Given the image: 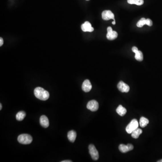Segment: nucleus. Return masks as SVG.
<instances>
[{"mask_svg": "<svg viewBox=\"0 0 162 162\" xmlns=\"http://www.w3.org/2000/svg\"><path fill=\"white\" fill-rule=\"evenodd\" d=\"M34 94L35 96L40 100H47L50 97L49 92L40 87H37L34 89Z\"/></svg>", "mask_w": 162, "mask_h": 162, "instance_id": "obj_1", "label": "nucleus"}, {"mask_svg": "<svg viewBox=\"0 0 162 162\" xmlns=\"http://www.w3.org/2000/svg\"><path fill=\"white\" fill-rule=\"evenodd\" d=\"M18 141L20 144L28 145L32 142L33 138L30 135L23 134L18 137Z\"/></svg>", "mask_w": 162, "mask_h": 162, "instance_id": "obj_2", "label": "nucleus"}, {"mask_svg": "<svg viewBox=\"0 0 162 162\" xmlns=\"http://www.w3.org/2000/svg\"><path fill=\"white\" fill-rule=\"evenodd\" d=\"M139 123L135 119L132 120L126 128V131L128 133L131 134L132 131L138 127Z\"/></svg>", "mask_w": 162, "mask_h": 162, "instance_id": "obj_3", "label": "nucleus"}, {"mask_svg": "<svg viewBox=\"0 0 162 162\" xmlns=\"http://www.w3.org/2000/svg\"><path fill=\"white\" fill-rule=\"evenodd\" d=\"M88 148L89 153L91 155L92 159H93L94 160H98L99 157V155L95 146L92 144H91L89 146Z\"/></svg>", "mask_w": 162, "mask_h": 162, "instance_id": "obj_4", "label": "nucleus"}, {"mask_svg": "<svg viewBox=\"0 0 162 162\" xmlns=\"http://www.w3.org/2000/svg\"><path fill=\"white\" fill-rule=\"evenodd\" d=\"M86 107L91 111H96L99 109V104L96 100H90L87 104Z\"/></svg>", "mask_w": 162, "mask_h": 162, "instance_id": "obj_5", "label": "nucleus"}, {"mask_svg": "<svg viewBox=\"0 0 162 162\" xmlns=\"http://www.w3.org/2000/svg\"><path fill=\"white\" fill-rule=\"evenodd\" d=\"M117 88L122 92H128L130 90L129 86L123 81H120L118 84Z\"/></svg>", "mask_w": 162, "mask_h": 162, "instance_id": "obj_6", "label": "nucleus"}, {"mask_svg": "<svg viewBox=\"0 0 162 162\" xmlns=\"http://www.w3.org/2000/svg\"><path fill=\"white\" fill-rule=\"evenodd\" d=\"M133 146L131 144H128L127 145H125L124 144L120 145L118 148L120 152L123 153H126L127 152L131 151L133 149Z\"/></svg>", "mask_w": 162, "mask_h": 162, "instance_id": "obj_7", "label": "nucleus"}, {"mask_svg": "<svg viewBox=\"0 0 162 162\" xmlns=\"http://www.w3.org/2000/svg\"><path fill=\"white\" fill-rule=\"evenodd\" d=\"M102 18L105 20H109L110 19H114V15L110 11H105L102 13Z\"/></svg>", "mask_w": 162, "mask_h": 162, "instance_id": "obj_8", "label": "nucleus"}, {"mask_svg": "<svg viewBox=\"0 0 162 162\" xmlns=\"http://www.w3.org/2000/svg\"><path fill=\"white\" fill-rule=\"evenodd\" d=\"M82 90L85 92H88L91 91L92 88V85L90 81L88 79L83 82L82 85Z\"/></svg>", "mask_w": 162, "mask_h": 162, "instance_id": "obj_9", "label": "nucleus"}, {"mask_svg": "<svg viewBox=\"0 0 162 162\" xmlns=\"http://www.w3.org/2000/svg\"><path fill=\"white\" fill-rule=\"evenodd\" d=\"M81 28L83 32H92L94 31V28H92V25L89 22L86 21L81 26Z\"/></svg>", "mask_w": 162, "mask_h": 162, "instance_id": "obj_10", "label": "nucleus"}, {"mask_svg": "<svg viewBox=\"0 0 162 162\" xmlns=\"http://www.w3.org/2000/svg\"><path fill=\"white\" fill-rule=\"evenodd\" d=\"M40 125L44 128H47L49 126V121L48 118L45 115H42L40 118Z\"/></svg>", "mask_w": 162, "mask_h": 162, "instance_id": "obj_11", "label": "nucleus"}, {"mask_svg": "<svg viewBox=\"0 0 162 162\" xmlns=\"http://www.w3.org/2000/svg\"><path fill=\"white\" fill-rule=\"evenodd\" d=\"M76 137H77V133L74 130L68 131V138L69 141L71 142H74L76 140Z\"/></svg>", "mask_w": 162, "mask_h": 162, "instance_id": "obj_12", "label": "nucleus"}, {"mask_svg": "<svg viewBox=\"0 0 162 162\" xmlns=\"http://www.w3.org/2000/svg\"><path fill=\"white\" fill-rule=\"evenodd\" d=\"M116 112L121 116H123L127 113V110L123 106L120 105L117 108Z\"/></svg>", "mask_w": 162, "mask_h": 162, "instance_id": "obj_13", "label": "nucleus"}, {"mask_svg": "<svg viewBox=\"0 0 162 162\" xmlns=\"http://www.w3.org/2000/svg\"><path fill=\"white\" fill-rule=\"evenodd\" d=\"M142 131L140 128H137L131 132V135L132 137L134 139H137L140 135L142 133Z\"/></svg>", "mask_w": 162, "mask_h": 162, "instance_id": "obj_14", "label": "nucleus"}, {"mask_svg": "<svg viewBox=\"0 0 162 162\" xmlns=\"http://www.w3.org/2000/svg\"><path fill=\"white\" fill-rule=\"evenodd\" d=\"M118 36L117 33L116 31H113L111 33H107L106 37L109 40H114L117 38Z\"/></svg>", "mask_w": 162, "mask_h": 162, "instance_id": "obj_15", "label": "nucleus"}, {"mask_svg": "<svg viewBox=\"0 0 162 162\" xmlns=\"http://www.w3.org/2000/svg\"><path fill=\"white\" fill-rule=\"evenodd\" d=\"M25 116L26 113L25 111H19L16 115V119L18 121H21L24 120Z\"/></svg>", "mask_w": 162, "mask_h": 162, "instance_id": "obj_16", "label": "nucleus"}, {"mask_svg": "<svg viewBox=\"0 0 162 162\" xmlns=\"http://www.w3.org/2000/svg\"><path fill=\"white\" fill-rule=\"evenodd\" d=\"M149 123V121L145 118L142 117L140 120V125L141 127H145Z\"/></svg>", "mask_w": 162, "mask_h": 162, "instance_id": "obj_17", "label": "nucleus"}, {"mask_svg": "<svg viewBox=\"0 0 162 162\" xmlns=\"http://www.w3.org/2000/svg\"><path fill=\"white\" fill-rule=\"evenodd\" d=\"M128 3L141 5L144 4V0H127Z\"/></svg>", "mask_w": 162, "mask_h": 162, "instance_id": "obj_18", "label": "nucleus"}, {"mask_svg": "<svg viewBox=\"0 0 162 162\" xmlns=\"http://www.w3.org/2000/svg\"><path fill=\"white\" fill-rule=\"evenodd\" d=\"M135 59L139 61H142L143 60V54L141 51L140 50H138L137 52L135 53Z\"/></svg>", "mask_w": 162, "mask_h": 162, "instance_id": "obj_19", "label": "nucleus"}, {"mask_svg": "<svg viewBox=\"0 0 162 162\" xmlns=\"http://www.w3.org/2000/svg\"><path fill=\"white\" fill-rule=\"evenodd\" d=\"M146 20L145 18H143L141 19L137 23V25L139 28H141L143 26L146 25Z\"/></svg>", "mask_w": 162, "mask_h": 162, "instance_id": "obj_20", "label": "nucleus"}, {"mask_svg": "<svg viewBox=\"0 0 162 162\" xmlns=\"http://www.w3.org/2000/svg\"><path fill=\"white\" fill-rule=\"evenodd\" d=\"M146 25H148L149 26H151L153 25V22L151 19H147L146 20Z\"/></svg>", "mask_w": 162, "mask_h": 162, "instance_id": "obj_21", "label": "nucleus"}, {"mask_svg": "<svg viewBox=\"0 0 162 162\" xmlns=\"http://www.w3.org/2000/svg\"><path fill=\"white\" fill-rule=\"evenodd\" d=\"M132 50L133 52H134L135 53V52H137V51L138 50V48H137V47H135V46H133V47L132 48Z\"/></svg>", "mask_w": 162, "mask_h": 162, "instance_id": "obj_22", "label": "nucleus"}, {"mask_svg": "<svg viewBox=\"0 0 162 162\" xmlns=\"http://www.w3.org/2000/svg\"><path fill=\"white\" fill-rule=\"evenodd\" d=\"M113 31L111 27H109L107 28V33H111Z\"/></svg>", "mask_w": 162, "mask_h": 162, "instance_id": "obj_23", "label": "nucleus"}, {"mask_svg": "<svg viewBox=\"0 0 162 162\" xmlns=\"http://www.w3.org/2000/svg\"><path fill=\"white\" fill-rule=\"evenodd\" d=\"M3 39L2 37H1V38H0V46H1L3 45Z\"/></svg>", "mask_w": 162, "mask_h": 162, "instance_id": "obj_24", "label": "nucleus"}, {"mask_svg": "<svg viewBox=\"0 0 162 162\" xmlns=\"http://www.w3.org/2000/svg\"><path fill=\"white\" fill-rule=\"evenodd\" d=\"M72 161L71 160H63L61 161V162H72Z\"/></svg>", "mask_w": 162, "mask_h": 162, "instance_id": "obj_25", "label": "nucleus"}, {"mask_svg": "<svg viewBox=\"0 0 162 162\" xmlns=\"http://www.w3.org/2000/svg\"><path fill=\"white\" fill-rule=\"evenodd\" d=\"M2 109V105L1 104H0V110H1Z\"/></svg>", "mask_w": 162, "mask_h": 162, "instance_id": "obj_26", "label": "nucleus"}, {"mask_svg": "<svg viewBox=\"0 0 162 162\" xmlns=\"http://www.w3.org/2000/svg\"><path fill=\"white\" fill-rule=\"evenodd\" d=\"M115 24H116V23H115V20H114V21L112 22V24L113 25H115Z\"/></svg>", "mask_w": 162, "mask_h": 162, "instance_id": "obj_27", "label": "nucleus"}, {"mask_svg": "<svg viewBox=\"0 0 162 162\" xmlns=\"http://www.w3.org/2000/svg\"><path fill=\"white\" fill-rule=\"evenodd\" d=\"M158 162H162V159H161V160H159V161H158Z\"/></svg>", "mask_w": 162, "mask_h": 162, "instance_id": "obj_28", "label": "nucleus"}, {"mask_svg": "<svg viewBox=\"0 0 162 162\" xmlns=\"http://www.w3.org/2000/svg\"><path fill=\"white\" fill-rule=\"evenodd\" d=\"M86 1H89V0H86Z\"/></svg>", "mask_w": 162, "mask_h": 162, "instance_id": "obj_29", "label": "nucleus"}]
</instances>
